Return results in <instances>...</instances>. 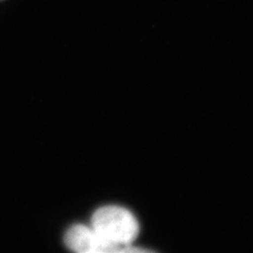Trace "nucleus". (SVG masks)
Wrapping results in <instances>:
<instances>
[{
    "mask_svg": "<svg viewBox=\"0 0 253 253\" xmlns=\"http://www.w3.org/2000/svg\"><path fill=\"white\" fill-rule=\"evenodd\" d=\"M91 227L116 253L145 252L130 247L139 233V225L134 216L125 208L108 206L98 209L92 217Z\"/></svg>",
    "mask_w": 253,
    "mask_h": 253,
    "instance_id": "1",
    "label": "nucleus"
},
{
    "mask_svg": "<svg viewBox=\"0 0 253 253\" xmlns=\"http://www.w3.org/2000/svg\"><path fill=\"white\" fill-rule=\"evenodd\" d=\"M65 243L69 249L79 253H116L92 227L74 225L65 235Z\"/></svg>",
    "mask_w": 253,
    "mask_h": 253,
    "instance_id": "2",
    "label": "nucleus"
}]
</instances>
